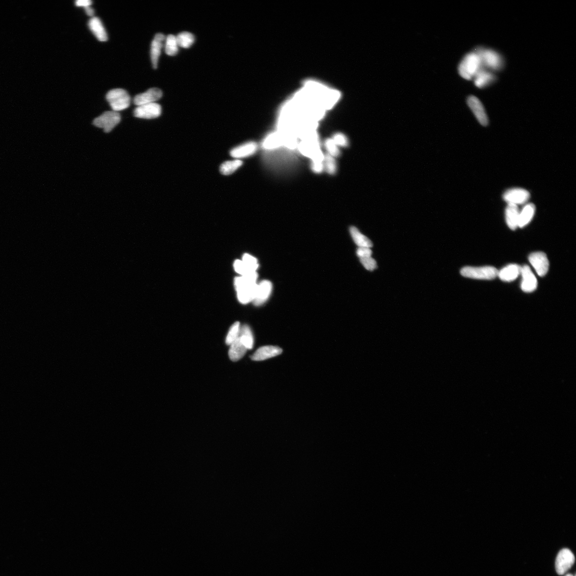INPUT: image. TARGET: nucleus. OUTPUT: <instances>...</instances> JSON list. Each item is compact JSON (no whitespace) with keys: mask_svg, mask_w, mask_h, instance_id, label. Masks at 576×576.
<instances>
[{"mask_svg":"<svg viewBox=\"0 0 576 576\" xmlns=\"http://www.w3.org/2000/svg\"><path fill=\"white\" fill-rule=\"evenodd\" d=\"M258 278L257 272L246 276L237 277L235 284L237 291V296L240 303L247 304L253 301L255 298Z\"/></svg>","mask_w":576,"mask_h":576,"instance_id":"1","label":"nucleus"},{"mask_svg":"<svg viewBox=\"0 0 576 576\" xmlns=\"http://www.w3.org/2000/svg\"><path fill=\"white\" fill-rule=\"evenodd\" d=\"M482 68L481 59L475 51L466 54L459 65L458 72L463 78L470 80Z\"/></svg>","mask_w":576,"mask_h":576,"instance_id":"2","label":"nucleus"},{"mask_svg":"<svg viewBox=\"0 0 576 576\" xmlns=\"http://www.w3.org/2000/svg\"><path fill=\"white\" fill-rule=\"evenodd\" d=\"M106 99L112 111L118 112L128 108L131 98L127 91L122 89H114L106 95Z\"/></svg>","mask_w":576,"mask_h":576,"instance_id":"3","label":"nucleus"},{"mask_svg":"<svg viewBox=\"0 0 576 576\" xmlns=\"http://www.w3.org/2000/svg\"><path fill=\"white\" fill-rule=\"evenodd\" d=\"M476 52L481 59L482 68L492 71H499L503 67L504 61L500 54L491 49H478Z\"/></svg>","mask_w":576,"mask_h":576,"instance_id":"4","label":"nucleus"},{"mask_svg":"<svg viewBox=\"0 0 576 576\" xmlns=\"http://www.w3.org/2000/svg\"><path fill=\"white\" fill-rule=\"evenodd\" d=\"M464 277L479 280H492L498 276V271L492 266L465 267L461 271Z\"/></svg>","mask_w":576,"mask_h":576,"instance_id":"5","label":"nucleus"},{"mask_svg":"<svg viewBox=\"0 0 576 576\" xmlns=\"http://www.w3.org/2000/svg\"><path fill=\"white\" fill-rule=\"evenodd\" d=\"M320 145L319 137L317 132L301 140L298 143L297 149L301 155L311 159L321 150Z\"/></svg>","mask_w":576,"mask_h":576,"instance_id":"6","label":"nucleus"},{"mask_svg":"<svg viewBox=\"0 0 576 576\" xmlns=\"http://www.w3.org/2000/svg\"><path fill=\"white\" fill-rule=\"evenodd\" d=\"M121 120V115L119 112L106 111L96 118L94 120L93 125L96 127L103 129L105 133H108L119 124Z\"/></svg>","mask_w":576,"mask_h":576,"instance_id":"7","label":"nucleus"},{"mask_svg":"<svg viewBox=\"0 0 576 576\" xmlns=\"http://www.w3.org/2000/svg\"><path fill=\"white\" fill-rule=\"evenodd\" d=\"M575 558L573 553L568 548L561 550L555 561V569L559 575L565 574L575 563Z\"/></svg>","mask_w":576,"mask_h":576,"instance_id":"8","label":"nucleus"},{"mask_svg":"<svg viewBox=\"0 0 576 576\" xmlns=\"http://www.w3.org/2000/svg\"><path fill=\"white\" fill-rule=\"evenodd\" d=\"M161 113V106L156 102L137 106L134 112L135 117L145 119L158 118Z\"/></svg>","mask_w":576,"mask_h":576,"instance_id":"9","label":"nucleus"},{"mask_svg":"<svg viewBox=\"0 0 576 576\" xmlns=\"http://www.w3.org/2000/svg\"><path fill=\"white\" fill-rule=\"evenodd\" d=\"M529 260L539 276L546 275L549 269V262L545 253L533 252L529 256Z\"/></svg>","mask_w":576,"mask_h":576,"instance_id":"10","label":"nucleus"},{"mask_svg":"<svg viewBox=\"0 0 576 576\" xmlns=\"http://www.w3.org/2000/svg\"><path fill=\"white\" fill-rule=\"evenodd\" d=\"M467 103L476 118L482 126L488 125L489 120L483 105L481 101L475 96H470L468 98Z\"/></svg>","mask_w":576,"mask_h":576,"instance_id":"11","label":"nucleus"},{"mask_svg":"<svg viewBox=\"0 0 576 576\" xmlns=\"http://www.w3.org/2000/svg\"><path fill=\"white\" fill-rule=\"evenodd\" d=\"M529 192L523 189H512L507 190L503 195L504 200L508 203L518 205L526 203L530 198Z\"/></svg>","mask_w":576,"mask_h":576,"instance_id":"12","label":"nucleus"},{"mask_svg":"<svg viewBox=\"0 0 576 576\" xmlns=\"http://www.w3.org/2000/svg\"><path fill=\"white\" fill-rule=\"evenodd\" d=\"M286 137L277 131L267 135L262 143V147L265 150H272L281 147L286 146Z\"/></svg>","mask_w":576,"mask_h":576,"instance_id":"13","label":"nucleus"},{"mask_svg":"<svg viewBox=\"0 0 576 576\" xmlns=\"http://www.w3.org/2000/svg\"><path fill=\"white\" fill-rule=\"evenodd\" d=\"M521 274L523 277L521 289L526 292L535 290L537 287V280L530 267L527 265L521 267Z\"/></svg>","mask_w":576,"mask_h":576,"instance_id":"14","label":"nucleus"},{"mask_svg":"<svg viewBox=\"0 0 576 576\" xmlns=\"http://www.w3.org/2000/svg\"><path fill=\"white\" fill-rule=\"evenodd\" d=\"M162 96V92L160 89L153 88L144 93L135 96L134 99V104L137 106L153 103L159 100Z\"/></svg>","mask_w":576,"mask_h":576,"instance_id":"15","label":"nucleus"},{"mask_svg":"<svg viewBox=\"0 0 576 576\" xmlns=\"http://www.w3.org/2000/svg\"><path fill=\"white\" fill-rule=\"evenodd\" d=\"M257 144L249 142L239 145L231 150L230 155L234 158L240 160L255 154L258 150Z\"/></svg>","mask_w":576,"mask_h":576,"instance_id":"16","label":"nucleus"},{"mask_svg":"<svg viewBox=\"0 0 576 576\" xmlns=\"http://www.w3.org/2000/svg\"><path fill=\"white\" fill-rule=\"evenodd\" d=\"M272 291V284L269 281L264 280L257 284L253 304L256 306L263 304L269 298Z\"/></svg>","mask_w":576,"mask_h":576,"instance_id":"17","label":"nucleus"},{"mask_svg":"<svg viewBox=\"0 0 576 576\" xmlns=\"http://www.w3.org/2000/svg\"><path fill=\"white\" fill-rule=\"evenodd\" d=\"M283 352L281 348L274 346H266L260 347L251 358L253 361H264L273 357H275Z\"/></svg>","mask_w":576,"mask_h":576,"instance_id":"18","label":"nucleus"},{"mask_svg":"<svg viewBox=\"0 0 576 576\" xmlns=\"http://www.w3.org/2000/svg\"><path fill=\"white\" fill-rule=\"evenodd\" d=\"M164 40H165V36L164 34L158 33L156 34L152 41L151 49H150V57H151L152 63L154 69L157 68V65H158L159 59Z\"/></svg>","mask_w":576,"mask_h":576,"instance_id":"19","label":"nucleus"},{"mask_svg":"<svg viewBox=\"0 0 576 576\" xmlns=\"http://www.w3.org/2000/svg\"><path fill=\"white\" fill-rule=\"evenodd\" d=\"M89 29L94 34V36L101 42L107 41V32L100 19L96 17H92L88 22Z\"/></svg>","mask_w":576,"mask_h":576,"instance_id":"20","label":"nucleus"},{"mask_svg":"<svg viewBox=\"0 0 576 576\" xmlns=\"http://www.w3.org/2000/svg\"><path fill=\"white\" fill-rule=\"evenodd\" d=\"M520 211L518 205L508 204L505 210V218L507 225L512 230L519 227Z\"/></svg>","mask_w":576,"mask_h":576,"instance_id":"21","label":"nucleus"},{"mask_svg":"<svg viewBox=\"0 0 576 576\" xmlns=\"http://www.w3.org/2000/svg\"><path fill=\"white\" fill-rule=\"evenodd\" d=\"M521 267L517 264H511L506 266L498 272V276L505 282H511L518 278L521 274Z\"/></svg>","mask_w":576,"mask_h":576,"instance_id":"22","label":"nucleus"},{"mask_svg":"<svg viewBox=\"0 0 576 576\" xmlns=\"http://www.w3.org/2000/svg\"><path fill=\"white\" fill-rule=\"evenodd\" d=\"M248 349L245 347L239 337L230 345L229 355L232 361H238L245 355Z\"/></svg>","mask_w":576,"mask_h":576,"instance_id":"23","label":"nucleus"},{"mask_svg":"<svg viewBox=\"0 0 576 576\" xmlns=\"http://www.w3.org/2000/svg\"><path fill=\"white\" fill-rule=\"evenodd\" d=\"M475 78V84L479 88L489 85L495 80V75L483 68L478 72Z\"/></svg>","mask_w":576,"mask_h":576,"instance_id":"24","label":"nucleus"},{"mask_svg":"<svg viewBox=\"0 0 576 576\" xmlns=\"http://www.w3.org/2000/svg\"><path fill=\"white\" fill-rule=\"evenodd\" d=\"M535 206L532 203L528 204L520 212L519 227L523 228L529 224L535 212Z\"/></svg>","mask_w":576,"mask_h":576,"instance_id":"25","label":"nucleus"},{"mask_svg":"<svg viewBox=\"0 0 576 576\" xmlns=\"http://www.w3.org/2000/svg\"><path fill=\"white\" fill-rule=\"evenodd\" d=\"M351 235L354 242L359 247L371 248L373 244L370 240L365 236L362 234L357 228L352 226L349 229Z\"/></svg>","mask_w":576,"mask_h":576,"instance_id":"26","label":"nucleus"},{"mask_svg":"<svg viewBox=\"0 0 576 576\" xmlns=\"http://www.w3.org/2000/svg\"><path fill=\"white\" fill-rule=\"evenodd\" d=\"M242 343L248 349H251L254 344V338L250 328L247 325H244L240 329L239 337Z\"/></svg>","mask_w":576,"mask_h":576,"instance_id":"27","label":"nucleus"},{"mask_svg":"<svg viewBox=\"0 0 576 576\" xmlns=\"http://www.w3.org/2000/svg\"><path fill=\"white\" fill-rule=\"evenodd\" d=\"M242 164L243 162L238 159L226 161L221 166V173L223 175H230L234 173L239 168L241 167Z\"/></svg>","mask_w":576,"mask_h":576,"instance_id":"28","label":"nucleus"},{"mask_svg":"<svg viewBox=\"0 0 576 576\" xmlns=\"http://www.w3.org/2000/svg\"><path fill=\"white\" fill-rule=\"evenodd\" d=\"M178 46L184 48L191 47L194 43L195 38L193 34L188 32L180 33L176 37Z\"/></svg>","mask_w":576,"mask_h":576,"instance_id":"29","label":"nucleus"},{"mask_svg":"<svg viewBox=\"0 0 576 576\" xmlns=\"http://www.w3.org/2000/svg\"><path fill=\"white\" fill-rule=\"evenodd\" d=\"M165 51L169 56L176 55L178 51V45L176 37L170 34L167 38L165 45Z\"/></svg>","mask_w":576,"mask_h":576,"instance_id":"30","label":"nucleus"},{"mask_svg":"<svg viewBox=\"0 0 576 576\" xmlns=\"http://www.w3.org/2000/svg\"><path fill=\"white\" fill-rule=\"evenodd\" d=\"M240 329V324L239 322H236L233 324L230 329L226 338V344L228 345H231L233 342L235 341L239 337Z\"/></svg>","mask_w":576,"mask_h":576,"instance_id":"31","label":"nucleus"},{"mask_svg":"<svg viewBox=\"0 0 576 576\" xmlns=\"http://www.w3.org/2000/svg\"><path fill=\"white\" fill-rule=\"evenodd\" d=\"M324 164L325 170L329 175H334L337 172V166L335 157L325 154Z\"/></svg>","mask_w":576,"mask_h":576,"instance_id":"32","label":"nucleus"},{"mask_svg":"<svg viewBox=\"0 0 576 576\" xmlns=\"http://www.w3.org/2000/svg\"><path fill=\"white\" fill-rule=\"evenodd\" d=\"M324 145L328 154L335 157V158L340 156V151L339 147L336 145V144L332 139L326 140Z\"/></svg>","mask_w":576,"mask_h":576,"instance_id":"33","label":"nucleus"},{"mask_svg":"<svg viewBox=\"0 0 576 576\" xmlns=\"http://www.w3.org/2000/svg\"><path fill=\"white\" fill-rule=\"evenodd\" d=\"M242 262L246 267L251 272H256L258 268L259 264L257 259L254 257L245 253L243 256Z\"/></svg>","mask_w":576,"mask_h":576,"instance_id":"34","label":"nucleus"},{"mask_svg":"<svg viewBox=\"0 0 576 576\" xmlns=\"http://www.w3.org/2000/svg\"><path fill=\"white\" fill-rule=\"evenodd\" d=\"M332 139L338 147H346L349 145L347 137L341 133L335 134Z\"/></svg>","mask_w":576,"mask_h":576,"instance_id":"35","label":"nucleus"},{"mask_svg":"<svg viewBox=\"0 0 576 576\" xmlns=\"http://www.w3.org/2000/svg\"><path fill=\"white\" fill-rule=\"evenodd\" d=\"M234 267L235 271L240 274L241 276H248L250 274L256 272L250 271L244 265L242 260H236L234 263Z\"/></svg>","mask_w":576,"mask_h":576,"instance_id":"36","label":"nucleus"},{"mask_svg":"<svg viewBox=\"0 0 576 576\" xmlns=\"http://www.w3.org/2000/svg\"><path fill=\"white\" fill-rule=\"evenodd\" d=\"M361 264L368 271H373L377 268L376 260L372 257L360 258Z\"/></svg>","mask_w":576,"mask_h":576,"instance_id":"37","label":"nucleus"},{"mask_svg":"<svg viewBox=\"0 0 576 576\" xmlns=\"http://www.w3.org/2000/svg\"><path fill=\"white\" fill-rule=\"evenodd\" d=\"M372 250L369 248L359 247L356 250V254L360 258L372 257Z\"/></svg>","mask_w":576,"mask_h":576,"instance_id":"38","label":"nucleus"},{"mask_svg":"<svg viewBox=\"0 0 576 576\" xmlns=\"http://www.w3.org/2000/svg\"><path fill=\"white\" fill-rule=\"evenodd\" d=\"M311 169L315 174H321L325 171L324 162L311 161Z\"/></svg>","mask_w":576,"mask_h":576,"instance_id":"39","label":"nucleus"},{"mask_svg":"<svg viewBox=\"0 0 576 576\" xmlns=\"http://www.w3.org/2000/svg\"><path fill=\"white\" fill-rule=\"evenodd\" d=\"M92 3L93 2L91 0H78V1H75V5L85 8L87 6H91Z\"/></svg>","mask_w":576,"mask_h":576,"instance_id":"40","label":"nucleus"},{"mask_svg":"<svg viewBox=\"0 0 576 576\" xmlns=\"http://www.w3.org/2000/svg\"><path fill=\"white\" fill-rule=\"evenodd\" d=\"M84 9L88 16L93 17L95 11L91 7V6H87V7H86Z\"/></svg>","mask_w":576,"mask_h":576,"instance_id":"41","label":"nucleus"},{"mask_svg":"<svg viewBox=\"0 0 576 576\" xmlns=\"http://www.w3.org/2000/svg\"><path fill=\"white\" fill-rule=\"evenodd\" d=\"M566 576H573V575H571V574H568Z\"/></svg>","mask_w":576,"mask_h":576,"instance_id":"42","label":"nucleus"}]
</instances>
